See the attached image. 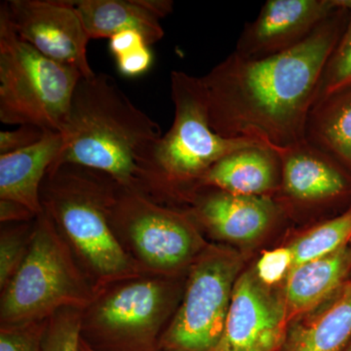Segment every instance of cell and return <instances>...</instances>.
Returning <instances> with one entry per match:
<instances>
[{
  "mask_svg": "<svg viewBox=\"0 0 351 351\" xmlns=\"http://www.w3.org/2000/svg\"><path fill=\"white\" fill-rule=\"evenodd\" d=\"M339 7L306 40L263 59L232 52L199 77L210 125L228 138H246L270 147L306 140L325 64L348 24V9Z\"/></svg>",
  "mask_w": 351,
  "mask_h": 351,
  "instance_id": "cell-1",
  "label": "cell"
},
{
  "mask_svg": "<svg viewBox=\"0 0 351 351\" xmlns=\"http://www.w3.org/2000/svg\"><path fill=\"white\" fill-rule=\"evenodd\" d=\"M62 135L63 149L49 171L64 164L82 166L138 193V158L162 133L112 76L96 73L76 85Z\"/></svg>",
  "mask_w": 351,
  "mask_h": 351,
  "instance_id": "cell-2",
  "label": "cell"
},
{
  "mask_svg": "<svg viewBox=\"0 0 351 351\" xmlns=\"http://www.w3.org/2000/svg\"><path fill=\"white\" fill-rule=\"evenodd\" d=\"M120 188L105 173L73 164L48 171L41 186L43 209L94 277L95 291L145 274L110 225Z\"/></svg>",
  "mask_w": 351,
  "mask_h": 351,
  "instance_id": "cell-3",
  "label": "cell"
},
{
  "mask_svg": "<svg viewBox=\"0 0 351 351\" xmlns=\"http://www.w3.org/2000/svg\"><path fill=\"white\" fill-rule=\"evenodd\" d=\"M174 120L138 161V193L156 201L199 189L208 170L232 152L261 145L246 138L221 137L212 129L206 95L199 77L171 73Z\"/></svg>",
  "mask_w": 351,
  "mask_h": 351,
  "instance_id": "cell-4",
  "label": "cell"
},
{
  "mask_svg": "<svg viewBox=\"0 0 351 351\" xmlns=\"http://www.w3.org/2000/svg\"><path fill=\"white\" fill-rule=\"evenodd\" d=\"M1 293V326L44 321L60 309L83 311L91 304L94 286L45 210L34 219L27 255Z\"/></svg>",
  "mask_w": 351,
  "mask_h": 351,
  "instance_id": "cell-5",
  "label": "cell"
},
{
  "mask_svg": "<svg viewBox=\"0 0 351 351\" xmlns=\"http://www.w3.org/2000/svg\"><path fill=\"white\" fill-rule=\"evenodd\" d=\"M80 71L48 59L14 31L0 4V121L62 133Z\"/></svg>",
  "mask_w": 351,
  "mask_h": 351,
  "instance_id": "cell-6",
  "label": "cell"
},
{
  "mask_svg": "<svg viewBox=\"0 0 351 351\" xmlns=\"http://www.w3.org/2000/svg\"><path fill=\"white\" fill-rule=\"evenodd\" d=\"M172 288L158 274H144L95 291L83 309L82 336L97 351H159Z\"/></svg>",
  "mask_w": 351,
  "mask_h": 351,
  "instance_id": "cell-7",
  "label": "cell"
},
{
  "mask_svg": "<svg viewBox=\"0 0 351 351\" xmlns=\"http://www.w3.org/2000/svg\"><path fill=\"white\" fill-rule=\"evenodd\" d=\"M241 260L212 246L196 258L181 304L165 328L159 351H209L223 334Z\"/></svg>",
  "mask_w": 351,
  "mask_h": 351,
  "instance_id": "cell-8",
  "label": "cell"
},
{
  "mask_svg": "<svg viewBox=\"0 0 351 351\" xmlns=\"http://www.w3.org/2000/svg\"><path fill=\"white\" fill-rule=\"evenodd\" d=\"M115 234L130 240L141 267L166 276L193 260L201 239L189 216L161 206L137 191L121 186L110 213Z\"/></svg>",
  "mask_w": 351,
  "mask_h": 351,
  "instance_id": "cell-9",
  "label": "cell"
},
{
  "mask_svg": "<svg viewBox=\"0 0 351 351\" xmlns=\"http://www.w3.org/2000/svg\"><path fill=\"white\" fill-rule=\"evenodd\" d=\"M14 31L43 56L76 69L83 77L94 75L87 57L91 39L73 0L4 1Z\"/></svg>",
  "mask_w": 351,
  "mask_h": 351,
  "instance_id": "cell-10",
  "label": "cell"
},
{
  "mask_svg": "<svg viewBox=\"0 0 351 351\" xmlns=\"http://www.w3.org/2000/svg\"><path fill=\"white\" fill-rule=\"evenodd\" d=\"M289 326L283 295L248 270L234 284L223 334L209 351H282Z\"/></svg>",
  "mask_w": 351,
  "mask_h": 351,
  "instance_id": "cell-11",
  "label": "cell"
},
{
  "mask_svg": "<svg viewBox=\"0 0 351 351\" xmlns=\"http://www.w3.org/2000/svg\"><path fill=\"white\" fill-rule=\"evenodd\" d=\"M339 7V0H267L233 52L251 60L281 54L306 40Z\"/></svg>",
  "mask_w": 351,
  "mask_h": 351,
  "instance_id": "cell-12",
  "label": "cell"
},
{
  "mask_svg": "<svg viewBox=\"0 0 351 351\" xmlns=\"http://www.w3.org/2000/svg\"><path fill=\"white\" fill-rule=\"evenodd\" d=\"M274 149L281 161L278 189L292 204L317 206L351 195L350 171L306 140Z\"/></svg>",
  "mask_w": 351,
  "mask_h": 351,
  "instance_id": "cell-13",
  "label": "cell"
},
{
  "mask_svg": "<svg viewBox=\"0 0 351 351\" xmlns=\"http://www.w3.org/2000/svg\"><path fill=\"white\" fill-rule=\"evenodd\" d=\"M206 189L193 197V214L207 230L233 243L260 239L280 217L281 207L270 196L240 195Z\"/></svg>",
  "mask_w": 351,
  "mask_h": 351,
  "instance_id": "cell-14",
  "label": "cell"
},
{
  "mask_svg": "<svg viewBox=\"0 0 351 351\" xmlns=\"http://www.w3.org/2000/svg\"><path fill=\"white\" fill-rule=\"evenodd\" d=\"M90 39H110L123 31H136L149 46L163 38L161 19L172 13L170 0H73Z\"/></svg>",
  "mask_w": 351,
  "mask_h": 351,
  "instance_id": "cell-15",
  "label": "cell"
},
{
  "mask_svg": "<svg viewBox=\"0 0 351 351\" xmlns=\"http://www.w3.org/2000/svg\"><path fill=\"white\" fill-rule=\"evenodd\" d=\"M64 145L62 133L47 131L32 147L0 156V200L19 203L36 216L43 213L41 186Z\"/></svg>",
  "mask_w": 351,
  "mask_h": 351,
  "instance_id": "cell-16",
  "label": "cell"
},
{
  "mask_svg": "<svg viewBox=\"0 0 351 351\" xmlns=\"http://www.w3.org/2000/svg\"><path fill=\"white\" fill-rule=\"evenodd\" d=\"M280 181L281 161L276 149L255 145L219 160L203 177L200 188L210 186L233 195L272 197Z\"/></svg>",
  "mask_w": 351,
  "mask_h": 351,
  "instance_id": "cell-17",
  "label": "cell"
},
{
  "mask_svg": "<svg viewBox=\"0 0 351 351\" xmlns=\"http://www.w3.org/2000/svg\"><path fill=\"white\" fill-rule=\"evenodd\" d=\"M350 276V244L326 257L291 269L283 295L290 324L327 302Z\"/></svg>",
  "mask_w": 351,
  "mask_h": 351,
  "instance_id": "cell-18",
  "label": "cell"
},
{
  "mask_svg": "<svg viewBox=\"0 0 351 351\" xmlns=\"http://www.w3.org/2000/svg\"><path fill=\"white\" fill-rule=\"evenodd\" d=\"M351 341V277L338 292L289 326L282 351H345Z\"/></svg>",
  "mask_w": 351,
  "mask_h": 351,
  "instance_id": "cell-19",
  "label": "cell"
},
{
  "mask_svg": "<svg viewBox=\"0 0 351 351\" xmlns=\"http://www.w3.org/2000/svg\"><path fill=\"white\" fill-rule=\"evenodd\" d=\"M306 141L351 172V86L314 103L306 120Z\"/></svg>",
  "mask_w": 351,
  "mask_h": 351,
  "instance_id": "cell-20",
  "label": "cell"
},
{
  "mask_svg": "<svg viewBox=\"0 0 351 351\" xmlns=\"http://www.w3.org/2000/svg\"><path fill=\"white\" fill-rule=\"evenodd\" d=\"M350 240L351 206L336 218L314 226L288 246L292 254L291 269L331 255Z\"/></svg>",
  "mask_w": 351,
  "mask_h": 351,
  "instance_id": "cell-21",
  "label": "cell"
},
{
  "mask_svg": "<svg viewBox=\"0 0 351 351\" xmlns=\"http://www.w3.org/2000/svg\"><path fill=\"white\" fill-rule=\"evenodd\" d=\"M343 3L350 12L348 24L325 64L315 101L351 86V0Z\"/></svg>",
  "mask_w": 351,
  "mask_h": 351,
  "instance_id": "cell-22",
  "label": "cell"
},
{
  "mask_svg": "<svg viewBox=\"0 0 351 351\" xmlns=\"http://www.w3.org/2000/svg\"><path fill=\"white\" fill-rule=\"evenodd\" d=\"M82 311L60 309L46 321L41 351H80Z\"/></svg>",
  "mask_w": 351,
  "mask_h": 351,
  "instance_id": "cell-23",
  "label": "cell"
},
{
  "mask_svg": "<svg viewBox=\"0 0 351 351\" xmlns=\"http://www.w3.org/2000/svg\"><path fill=\"white\" fill-rule=\"evenodd\" d=\"M32 226L27 223L5 226L0 235V289L8 285L27 255L31 242Z\"/></svg>",
  "mask_w": 351,
  "mask_h": 351,
  "instance_id": "cell-24",
  "label": "cell"
},
{
  "mask_svg": "<svg viewBox=\"0 0 351 351\" xmlns=\"http://www.w3.org/2000/svg\"><path fill=\"white\" fill-rule=\"evenodd\" d=\"M46 321L0 327V351H41Z\"/></svg>",
  "mask_w": 351,
  "mask_h": 351,
  "instance_id": "cell-25",
  "label": "cell"
},
{
  "mask_svg": "<svg viewBox=\"0 0 351 351\" xmlns=\"http://www.w3.org/2000/svg\"><path fill=\"white\" fill-rule=\"evenodd\" d=\"M292 267V254L289 247L265 252L256 265V274L265 285L278 283Z\"/></svg>",
  "mask_w": 351,
  "mask_h": 351,
  "instance_id": "cell-26",
  "label": "cell"
},
{
  "mask_svg": "<svg viewBox=\"0 0 351 351\" xmlns=\"http://www.w3.org/2000/svg\"><path fill=\"white\" fill-rule=\"evenodd\" d=\"M46 132L32 125H22L15 130L0 132V156L32 147L44 137Z\"/></svg>",
  "mask_w": 351,
  "mask_h": 351,
  "instance_id": "cell-27",
  "label": "cell"
},
{
  "mask_svg": "<svg viewBox=\"0 0 351 351\" xmlns=\"http://www.w3.org/2000/svg\"><path fill=\"white\" fill-rule=\"evenodd\" d=\"M115 62L122 75L136 77L145 75L152 68L154 56L149 46L144 44L115 58Z\"/></svg>",
  "mask_w": 351,
  "mask_h": 351,
  "instance_id": "cell-28",
  "label": "cell"
},
{
  "mask_svg": "<svg viewBox=\"0 0 351 351\" xmlns=\"http://www.w3.org/2000/svg\"><path fill=\"white\" fill-rule=\"evenodd\" d=\"M144 44L149 45L140 32L128 29V31L119 32V34L112 36L110 38L108 47H110V53L115 59V58L125 54L128 51L138 47V46L144 45Z\"/></svg>",
  "mask_w": 351,
  "mask_h": 351,
  "instance_id": "cell-29",
  "label": "cell"
},
{
  "mask_svg": "<svg viewBox=\"0 0 351 351\" xmlns=\"http://www.w3.org/2000/svg\"><path fill=\"white\" fill-rule=\"evenodd\" d=\"M36 217L38 216L19 203L0 200V221L2 223H27Z\"/></svg>",
  "mask_w": 351,
  "mask_h": 351,
  "instance_id": "cell-30",
  "label": "cell"
},
{
  "mask_svg": "<svg viewBox=\"0 0 351 351\" xmlns=\"http://www.w3.org/2000/svg\"><path fill=\"white\" fill-rule=\"evenodd\" d=\"M80 351H97L95 350L87 341H85L84 339H82V343H80Z\"/></svg>",
  "mask_w": 351,
  "mask_h": 351,
  "instance_id": "cell-31",
  "label": "cell"
},
{
  "mask_svg": "<svg viewBox=\"0 0 351 351\" xmlns=\"http://www.w3.org/2000/svg\"><path fill=\"white\" fill-rule=\"evenodd\" d=\"M345 351H351V341L350 346H348V348H346Z\"/></svg>",
  "mask_w": 351,
  "mask_h": 351,
  "instance_id": "cell-32",
  "label": "cell"
},
{
  "mask_svg": "<svg viewBox=\"0 0 351 351\" xmlns=\"http://www.w3.org/2000/svg\"><path fill=\"white\" fill-rule=\"evenodd\" d=\"M350 277H351V276H350Z\"/></svg>",
  "mask_w": 351,
  "mask_h": 351,
  "instance_id": "cell-33",
  "label": "cell"
}]
</instances>
